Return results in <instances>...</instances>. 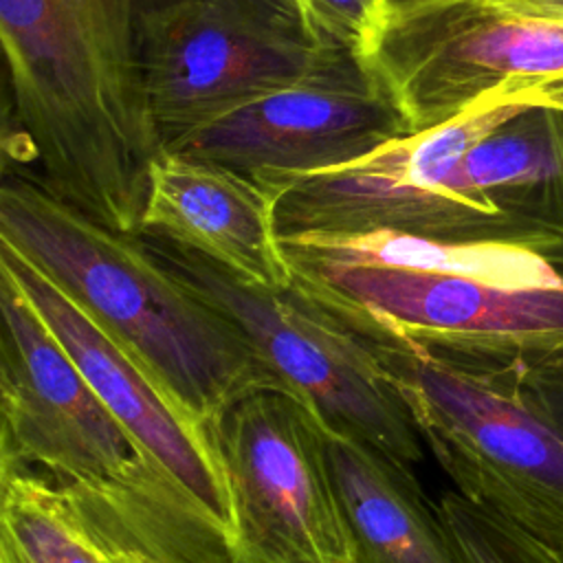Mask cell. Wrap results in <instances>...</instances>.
Returning a JSON list of instances; mask_svg holds the SVG:
<instances>
[{
    "label": "cell",
    "instance_id": "1",
    "mask_svg": "<svg viewBox=\"0 0 563 563\" xmlns=\"http://www.w3.org/2000/svg\"><path fill=\"white\" fill-rule=\"evenodd\" d=\"M0 473L57 490L106 554L231 563L227 534L106 407L20 284L0 268Z\"/></svg>",
    "mask_w": 563,
    "mask_h": 563
},
{
    "label": "cell",
    "instance_id": "2",
    "mask_svg": "<svg viewBox=\"0 0 563 563\" xmlns=\"http://www.w3.org/2000/svg\"><path fill=\"white\" fill-rule=\"evenodd\" d=\"M139 0H0L15 106L42 185L99 224L139 235L161 139L150 112Z\"/></svg>",
    "mask_w": 563,
    "mask_h": 563
},
{
    "label": "cell",
    "instance_id": "3",
    "mask_svg": "<svg viewBox=\"0 0 563 563\" xmlns=\"http://www.w3.org/2000/svg\"><path fill=\"white\" fill-rule=\"evenodd\" d=\"M0 242L24 255L211 433L255 389H282L251 341L141 235L112 231L44 185L7 178Z\"/></svg>",
    "mask_w": 563,
    "mask_h": 563
},
{
    "label": "cell",
    "instance_id": "4",
    "mask_svg": "<svg viewBox=\"0 0 563 563\" xmlns=\"http://www.w3.org/2000/svg\"><path fill=\"white\" fill-rule=\"evenodd\" d=\"M282 246L292 286L356 332L424 347L563 345V277L528 253L400 233Z\"/></svg>",
    "mask_w": 563,
    "mask_h": 563
},
{
    "label": "cell",
    "instance_id": "5",
    "mask_svg": "<svg viewBox=\"0 0 563 563\" xmlns=\"http://www.w3.org/2000/svg\"><path fill=\"white\" fill-rule=\"evenodd\" d=\"M356 334L455 490L563 545V345L424 347Z\"/></svg>",
    "mask_w": 563,
    "mask_h": 563
},
{
    "label": "cell",
    "instance_id": "6",
    "mask_svg": "<svg viewBox=\"0 0 563 563\" xmlns=\"http://www.w3.org/2000/svg\"><path fill=\"white\" fill-rule=\"evenodd\" d=\"M139 51L163 147L319 75L347 48L325 37L295 0H165L143 7Z\"/></svg>",
    "mask_w": 563,
    "mask_h": 563
},
{
    "label": "cell",
    "instance_id": "7",
    "mask_svg": "<svg viewBox=\"0 0 563 563\" xmlns=\"http://www.w3.org/2000/svg\"><path fill=\"white\" fill-rule=\"evenodd\" d=\"M191 288L216 303L251 341L279 387L325 429L367 442L413 466L422 435L400 389L363 343L297 286L266 288L180 246L143 238Z\"/></svg>",
    "mask_w": 563,
    "mask_h": 563
},
{
    "label": "cell",
    "instance_id": "8",
    "mask_svg": "<svg viewBox=\"0 0 563 563\" xmlns=\"http://www.w3.org/2000/svg\"><path fill=\"white\" fill-rule=\"evenodd\" d=\"M530 103H537L532 84H508L455 119L394 139L358 161L264 183L277 194L279 238L400 233L471 244L449 176L479 139Z\"/></svg>",
    "mask_w": 563,
    "mask_h": 563
},
{
    "label": "cell",
    "instance_id": "9",
    "mask_svg": "<svg viewBox=\"0 0 563 563\" xmlns=\"http://www.w3.org/2000/svg\"><path fill=\"white\" fill-rule=\"evenodd\" d=\"M213 438L231 504V563H350L321 429L301 400L255 389L222 413Z\"/></svg>",
    "mask_w": 563,
    "mask_h": 563
},
{
    "label": "cell",
    "instance_id": "10",
    "mask_svg": "<svg viewBox=\"0 0 563 563\" xmlns=\"http://www.w3.org/2000/svg\"><path fill=\"white\" fill-rule=\"evenodd\" d=\"M361 62L422 132L508 84L563 77V22L493 0H416L391 7Z\"/></svg>",
    "mask_w": 563,
    "mask_h": 563
},
{
    "label": "cell",
    "instance_id": "11",
    "mask_svg": "<svg viewBox=\"0 0 563 563\" xmlns=\"http://www.w3.org/2000/svg\"><path fill=\"white\" fill-rule=\"evenodd\" d=\"M405 134L411 130L394 99L345 51L319 75L255 99L163 147L271 183L347 165Z\"/></svg>",
    "mask_w": 563,
    "mask_h": 563
},
{
    "label": "cell",
    "instance_id": "12",
    "mask_svg": "<svg viewBox=\"0 0 563 563\" xmlns=\"http://www.w3.org/2000/svg\"><path fill=\"white\" fill-rule=\"evenodd\" d=\"M0 268L20 284L106 407L229 541L231 504L213 433L7 242H0Z\"/></svg>",
    "mask_w": 563,
    "mask_h": 563
},
{
    "label": "cell",
    "instance_id": "13",
    "mask_svg": "<svg viewBox=\"0 0 563 563\" xmlns=\"http://www.w3.org/2000/svg\"><path fill=\"white\" fill-rule=\"evenodd\" d=\"M449 185L471 244L528 253L563 277V106L521 108L462 156Z\"/></svg>",
    "mask_w": 563,
    "mask_h": 563
},
{
    "label": "cell",
    "instance_id": "14",
    "mask_svg": "<svg viewBox=\"0 0 563 563\" xmlns=\"http://www.w3.org/2000/svg\"><path fill=\"white\" fill-rule=\"evenodd\" d=\"M275 200L277 194L249 174L161 147L150 165L139 235L282 290L292 286V268L277 233Z\"/></svg>",
    "mask_w": 563,
    "mask_h": 563
},
{
    "label": "cell",
    "instance_id": "15",
    "mask_svg": "<svg viewBox=\"0 0 563 563\" xmlns=\"http://www.w3.org/2000/svg\"><path fill=\"white\" fill-rule=\"evenodd\" d=\"M319 429L350 563H462L440 506L411 466L352 435Z\"/></svg>",
    "mask_w": 563,
    "mask_h": 563
},
{
    "label": "cell",
    "instance_id": "16",
    "mask_svg": "<svg viewBox=\"0 0 563 563\" xmlns=\"http://www.w3.org/2000/svg\"><path fill=\"white\" fill-rule=\"evenodd\" d=\"M0 563H112L55 488L0 473Z\"/></svg>",
    "mask_w": 563,
    "mask_h": 563
},
{
    "label": "cell",
    "instance_id": "17",
    "mask_svg": "<svg viewBox=\"0 0 563 563\" xmlns=\"http://www.w3.org/2000/svg\"><path fill=\"white\" fill-rule=\"evenodd\" d=\"M462 563H563V545L482 508L457 490L438 501Z\"/></svg>",
    "mask_w": 563,
    "mask_h": 563
},
{
    "label": "cell",
    "instance_id": "18",
    "mask_svg": "<svg viewBox=\"0 0 563 563\" xmlns=\"http://www.w3.org/2000/svg\"><path fill=\"white\" fill-rule=\"evenodd\" d=\"M306 18L332 42L363 59L385 29L389 0H295Z\"/></svg>",
    "mask_w": 563,
    "mask_h": 563
},
{
    "label": "cell",
    "instance_id": "19",
    "mask_svg": "<svg viewBox=\"0 0 563 563\" xmlns=\"http://www.w3.org/2000/svg\"><path fill=\"white\" fill-rule=\"evenodd\" d=\"M493 2L521 15L563 22V0H493Z\"/></svg>",
    "mask_w": 563,
    "mask_h": 563
},
{
    "label": "cell",
    "instance_id": "20",
    "mask_svg": "<svg viewBox=\"0 0 563 563\" xmlns=\"http://www.w3.org/2000/svg\"><path fill=\"white\" fill-rule=\"evenodd\" d=\"M532 95H534L537 101L563 106V77H554V79L532 84Z\"/></svg>",
    "mask_w": 563,
    "mask_h": 563
},
{
    "label": "cell",
    "instance_id": "21",
    "mask_svg": "<svg viewBox=\"0 0 563 563\" xmlns=\"http://www.w3.org/2000/svg\"><path fill=\"white\" fill-rule=\"evenodd\" d=\"M112 563H161L156 559H150L145 554H136V552H119V554H110Z\"/></svg>",
    "mask_w": 563,
    "mask_h": 563
},
{
    "label": "cell",
    "instance_id": "22",
    "mask_svg": "<svg viewBox=\"0 0 563 563\" xmlns=\"http://www.w3.org/2000/svg\"><path fill=\"white\" fill-rule=\"evenodd\" d=\"M391 2V7H396V4H405V2H416V0H389Z\"/></svg>",
    "mask_w": 563,
    "mask_h": 563
}]
</instances>
